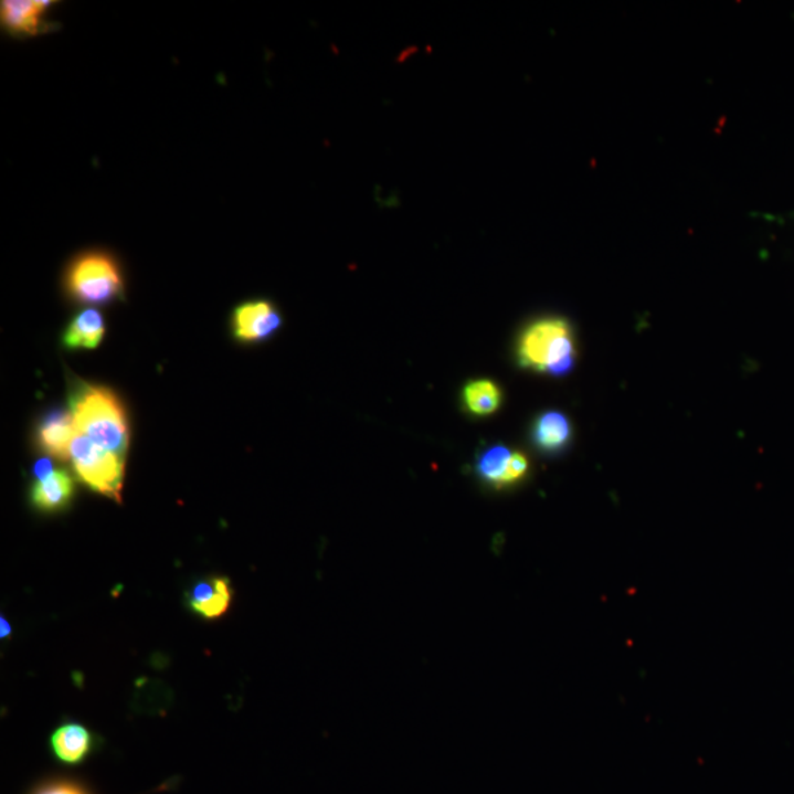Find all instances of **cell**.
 Masks as SVG:
<instances>
[{"label":"cell","instance_id":"1","mask_svg":"<svg viewBox=\"0 0 794 794\" xmlns=\"http://www.w3.org/2000/svg\"><path fill=\"white\" fill-rule=\"evenodd\" d=\"M71 414L80 434L126 459L130 430L121 402L110 390L84 385L71 399Z\"/></svg>","mask_w":794,"mask_h":794},{"label":"cell","instance_id":"9","mask_svg":"<svg viewBox=\"0 0 794 794\" xmlns=\"http://www.w3.org/2000/svg\"><path fill=\"white\" fill-rule=\"evenodd\" d=\"M77 425L71 412L56 411L42 421L39 428V442L43 451L53 458L70 459L71 445L77 436Z\"/></svg>","mask_w":794,"mask_h":794},{"label":"cell","instance_id":"16","mask_svg":"<svg viewBox=\"0 0 794 794\" xmlns=\"http://www.w3.org/2000/svg\"><path fill=\"white\" fill-rule=\"evenodd\" d=\"M529 472V459L526 455L520 452H512L511 459H509L507 480H505V487L516 485L518 480H521Z\"/></svg>","mask_w":794,"mask_h":794},{"label":"cell","instance_id":"5","mask_svg":"<svg viewBox=\"0 0 794 794\" xmlns=\"http://www.w3.org/2000/svg\"><path fill=\"white\" fill-rule=\"evenodd\" d=\"M282 324V314L269 300L245 301L234 309L232 317L234 336L243 343H258L268 339Z\"/></svg>","mask_w":794,"mask_h":794},{"label":"cell","instance_id":"6","mask_svg":"<svg viewBox=\"0 0 794 794\" xmlns=\"http://www.w3.org/2000/svg\"><path fill=\"white\" fill-rule=\"evenodd\" d=\"M232 601V584L225 576H210L199 581L188 593L190 610L208 621L219 620L227 614Z\"/></svg>","mask_w":794,"mask_h":794},{"label":"cell","instance_id":"2","mask_svg":"<svg viewBox=\"0 0 794 794\" xmlns=\"http://www.w3.org/2000/svg\"><path fill=\"white\" fill-rule=\"evenodd\" d=\"M518 361L527 370L562 375L575 362V340L570 322L549 317L530 324L518 340Z\"/></svg>","mask_w":794,"mask_h":794},{"label":"cell","instance_id":"10","mask_svg":"<svg viewBox=\"0 0 794 794\" xmlns=\"http://www.w3.org/2000/svg\"><path fill=\"white\" fill-rule=\"evenodd\" d=\"M74 495V481L62 469H53L49 476L35 481L31 490V502L40 511L55 512L65 508Z\"/></svg>","mask_w":794,"mask_h":794},{"label":"cell","instance_id":"7","mask_svg":"<svg viewBox=\"0 0 794 794\" xmlns=\"http://www.w3.org/2000/svg\"><path fill=\"white\" fill-rule=\"evenodd\" d=\"M49 744H51L53 758L60 764L78 766L92 755L95 739L87 727L78 724V722H65L53 731Z\"/></svg>","mask_w":794,"mask_h":794},{"label":"cell","instance_id":"11","mask_svg":"<svg viewBox=\"0 0 794 794\" xmlns=\"http://www.w3.org/2000/svg\"><path fill=\"white\" fill-rule=\"evenodd\" d=\"M106 331L105 318L99 310L88 308L71 319L62 341L68 349H95Z\"/></svg>","mask_w":794,"mask_h":794},{"label":"cell","instance_id":"3","mask_svg":"<svg viewBox=\"0 0 794 794\" xmlns=\"http://www.w3.org/2000/svg\"><path fill=\"white\" fill-rule=\"evenodd\" d=\"M65 288L74 300L83 304H108L123 295V273L113 255L86 252L66 269Z\"/></svg>","mask_w":794,"mask_h":794},{"label":"cell","instance_id":"4","mask_svg":"<svg viewBox=\"0 0 794 794\" xmlns=\"http://www.w3.org/2000/svg\"><path fill=\"white\" fill-rule=\"evenodd\" d=\"M70 459L75 473L92 490L121 502L124 464L113 452L97 446L86 436L77 433L71 445Z\"/></svg>","mask_w":794,"mask_h":794},{"label":"cell","instance_id":"14","mask_svg":"<svg viewBox=\"0 0 794 794\" xmlns=\"http://www.w3.org/2000/svg\"><path fill=\"white\" fill-rule=\"evenodd\" d=\"M512 452L505 446H494L478 459V474L496 487H505L509 459Z\"/></svg>","mask_w":794,"mask_h":794},{"label":"cell","instance_id":"13","mask_svg":"<svg viewBox=\"0 0 794 794\" xmlns=\"http://www.w3.org/2000/svg\"><path fill=\"white\" fill-rule=\"evenodd\" d=\"M464 402L467 410L476 416H489L499 410L502 392L490 380H476L465 385Z\"/></svg>","mask_w":794,"mask_h":794},{"label":"cell","instance_id":"8","mask_svg":"<svg viewBox=\"0 0 794 794\" xmlns=\"http://www.w3.org/2000/svg\"><path fill=\"white\" fill-rule=\"evenodd\" d=\"M52 2L42 0H8L2 2V24L9 33L35 35L46 29L44 15Z\"/></svg>","mask_w":794,"mask_h":794},{"label":"cell","instance_id":"15","mask_svg":"<svg viewBox=\"0 0 794 794\" xmlns=\"http://www.w3.org/2000/svg\"><path fill=\"white\" fill-rule=\"evenodd\" d=\"M30 794H93L82 783L70 779H52L40 783Z\"/></svg>","mask_w":794,"mask_h":794},{"label":"cell","instance_id":"12","mask_svg":"<svg viewBox=\"0 0 794 794\" xmlns=\"http://www.w3.org/2000/svg\"><path fill=\"white\" fill-rule=\"evenodd\" d=\"M571 424L565 415L559 412H546L537 420L534 441L546 452H557L570 442Z\"/></svg>","mask_w":794,"mask_h":794}]
</instances>
